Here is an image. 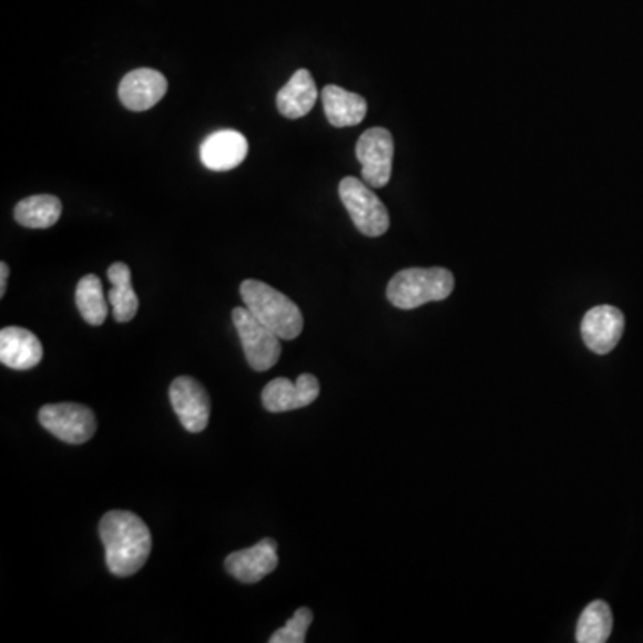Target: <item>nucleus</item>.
<instances>
[{
	"mask_svg": "<svg viewBox=\"0 0 643 643\" xmlns=\"http://www.w3.org/2000/svg\"><path fill=\"white\" fill-rule=\"evenodd\" d=\"M233 322L244 347L245 358L256 372H267L279 361L280 336L257 320L247 308L233 309Z\"/></svg>",
	"mask_w": 643,
	"mask_h": 643,
	"instance_id": "39448f33",
	"label": "nucleus"
},
{
	"mask_svg": "<svg viewBox=\"0 0 643 643\" xmlns=\"http://www.w3.org/2000/svg\"><path fill=\"white\" fill-rule=\"evenodd\" d=\"M227 574L238 579L239 583L254 584L272 574L279 565L276 540L263 538L254 547L236 551L225 558Z\"/></svg>",
	"mask_w": 643,
	"mask_h": 643,
	"instance_id": "9d476101",
	"label": "nucleus"
},
{
	"mask_svg": "<svg viewBox=\"0 0 643 643\" xmlns=\"http://www.w3.org/2000/svg\"><path fill=\"white\" fill-rule=\"evenodd\" d=\"M320 385L313 374H303L292 382L286 377H277L263 388V406L271 414H285L292 409L306 408L317 400Z\"/></svg>",
	"mask_w": 643,
	"mask_h": 643,
	"instance_id": "1a4fd4ad",
	"label": "nucleus"
},
{
	"mask_svg": "<svg viewBox=\"0 0 643 643\" xmlns=\"http://www.w3.org/2000/svg\"><path fill=\"white\" fill-rule=\"evenodd\" d=\"M169 81L154 69H136L129 72L119 86V99L127 110L147 111L166 95Z\"/></svg>",
	"mask_w": 643,
	"mask_h": 643,
	"instance_id": "f8f14e48",
	"label": "nucleus"
},
{
	"mask_svg": "<svg viewBox=\"0 0 643 643\" xmlns=\"http://www.w3.org/2000/svg\"><path fill=\"white\" fill-rule=\"evenodd\" d=\"M239 295L245 308L279 335L280 340H295L303 333L304 318L299 306L279 289L262 280L247 279L239 286Z\"/></svg>",
	"mask_w": 643,
	"mask_h": 643,
	"instance_id": "f03ea898",
	"label": "nucleus"
},
{
	"mask_svg": "<svg viewBox=\"0 0 643 643\" xmlns=\"http://www.w3.org/2000/svg\"><path fill=\"white\" fill-rule=\"evenodd\" d=\"M625 320L621 309L615 306H595L581 322L584 345L592 353L608 354L615 349L624 333Z\"/></svg>",
	"mask_w": 643,
	"mask_h": 643,
	"instance_id": "9b49d317",
	"label": "nucleus"
},
{
	"mask_svg": "<svg viewBox=\"0 0 643 643\" xmlns=\"http://www.w3.org/2000/svg\"><path fill=\"white\" fill-rule=\"evenodd\" d=\"M394 152V136L388 129H368L359 136L356 157L361 163L364 181L370 188H382L390 183Z\"/></svg>",
	"mask_w": 643,
	"mask_h": 643,
	"instance_id": "0eeeda50",
	"label": "nucleus"
},
{
	"mask_svg": "<svg viewBox=\"0 0 643 643\" xmlns=\"http://www.w3.org/2000/svg\"><path fill=\"white\" fill-rule=\"evenodd\" d=\"M171 405L188 432H203L212 415V400L201 382L181 376L171 385Z\"/></svg>",
	"mask_w": 643,
	"mask_h": 643,
	"instance_id": "6e6552de",
	"label": "nucleus"
},
{
	"mask_svg": "<svg viewBox=\"0 0 643 643\" xmlns=\"http://www.w3.org/2000/svg\"><path fill=\"white\" fill-rule=\"evenodd\" d=\"M338 192L345 210L349 212L356 229L361 235L370 238L385 235L390 227V215L381 198L377 197L364 180L345 177L338 186Z\"/></svg>",
	"mask_w": 643,
	"mask_h": 643,
	"instance_id": "20e7f679",
	"label": "nucleus"
},
{
	"mask_svg": "<svg viewBox=\"0 0 643 643\" xmlns=\"http://www.w3.org/2000/svg\"><path fill=\"white\" fill-rule=\"evenodd\" d=\"M75 304L81 317L90 326H102L108 318V300L102 280L95 274H88L79 280L75 288Z\"/></svg>",
	"mask_w": 643,
	"mask_h": 643,
	"instance_id": "6ab92c4d",
	"label": "nucleus"
},
{
	"mask_svg": "<svg viewBox=\"0 0 643 643\" xmlns=\"http://www.w3.org/2000/svg\"><path fill=\"white\" fill-rule=\"evenodd\" d=\"M8 276H10V267L8 263H0V297H4L6 288H8Z\"/></svg>",
	"mask_w": 643,
	"mask_h": 643,
	"instance_id": "4be33fe9",
	"label": "nucleus"
},
{
	"mask_svg": "<svg viewBox=\"0 0 643 643\" xmlns=\"http://www.w3.org/2000/svg\"><path fill=\"white\" fill-rule=\"evenodd\" d=\"M63 204L55 195H32L14 206V221L28 229H49L58 224Z\"/></svg>",
	"mask_w": 643,
	"mask_h": 643,
	"instance_id": "a211bd4d",
	"label": "nucleus"
},
{
	"mask_svg": "<svg viewBox=\"0 0 643 643\" xmlns=\"http://www.w3.org/2000/svg\"><path fill=\"white\" fill-rule=\"evenodd\" d=\"M318 99L317 84L312 72L300 69L277 93V110L285 119L297 120L308 115Z\"/></svg>",
	"mask_w": 643,
	"mask_h": 643,
	"instance_id": "2eb2a0df",
	"label": "nucleus"
},
{
	"mask_svg": "<svg viewBox=\"0 0 643 643\" xmlns=\"http://www.w3.org/2000/svg\"><path fill=\"white\" fill-rule=\"evenodd\" d=\"M247 154V139L233 129H222L210 134L201 145V161L213 172L233 171L244 163Z\"/></svg>",
	"mask_w": 643,
	"mask_h": 643,
	"instance_id": "ddd939ff",
	"label": "nucleus"
},
{
	"mask_svg": "<svg viewBox=\"0 0 643 643\" xmlns=\"http://www.w3.org/2000/svg\"><path fill=\"white\" fill-rule=\"evenodd\" d=\"M38 420L47 431L61 441L81 446L95 435L96 420L92 409L75 402L47 405L40 409Z\"/></svg>",
	"mask_w": 643,
	"mask_h": 643,
	"instance_id": "423d86ee",
	"label": "nucleus"
},
{
	"mask_svg": "<svg viewBox=\"0 0 643 643\" xmlns=\"http://www.w3.org/2000/svg\"><path fill=\"white\" fill-rule=\"evenodd\" d=\"M322 104L329 124L338 129L361 124L367 116L368 106L364 96L335 84L322 90Z\"/></svg>",
	"mask_w": 643,
	"mask_h": 643,
	"instance_id": "dca6fc26",
	"label": "nucleus"
},
{
	"mask_svg": "<svg viewBox=\"0 0 643 643\" xmlns=\"http://www.w3.org/2000/svg\"><path fill=\"white\" fill-rule=\"evenodd\" d=\"M312 622V610H309V608H299V610L295 611V615L286 622L285 627H280V630H277L276 633L272 634L268 642L304 643L306 642V633H308Z\"/></svg>",
	"mask_w": 643,
	"mask_h": 643,
	"instance_id": "412c9836",
	"label": "nucleus"
},
{
	"mask_svg": "<svg viewBox=\"0 0 643 643\" xmlns=\"http://www.w3.org/2000/svg\"><path fill=\"white\" fill-rule=\"evenodd\" d=\"M455 276L447 268H406L391 277L386 297L396 308L415 309L452 294Z\"/></svg>",
	"mask_w": 643,
	"mask_h": 643,
	"instance_id": "7ed1b4c3",
	"label": "nucleus"
},
{
	"mask_svg": "<svg viewBox=\"0 0 643 643\" xmlns=\"http://www.w3.org/2000/svg\"><path fill=\"white\" fill-rule=\"evenodd\" d=\"M106 565L116 578H129L142 570L151 557L152 537L139 514L115 510L104 514L99 524Z\"/></svg>",
	"mask_w": 643,
	"mask_h": 643,
	"instance_id": "f257e3e1",
	"label": "nucleus"
},
{
	"mask_svg": "<svg viewBox=\"0 0 643 643\" xmlns=\"http://www.w3.org/2000/svg\"><path fill=\"white\" fill-rule=\"evenodd\" d=\"M108 279L111 283L108 300L113 309V318L119 324L133 320L139 313L140 300L133 285H131V268L122 262L113 263L108 268Z\"/></svg>",
	"mask_w": 643,
	"mask_h": 643,
	"instance_id": "f3484780",
	"label": "nucleus"
},
{
	"mask_svg": "<svg viewBox=\"0 0 643 643\" xmlns=\"http://www.w3.org/2000/svg\"><path fill=\"white\" fill-rule=\"evenodd\" d=\"M43 358L42 341L23 327H4L0 331V361L13 370H29Z\"/></svg>",
	"mask_w": 643,
	"mask_h": 643,
	"instance_id": "4468645a",
	"label": "nucleus"
},
{
	"mask_svg": "<svg viewBox=\"0 0 643 643\" xmlns=\"http://www.w3.org/2000/svg\"><path fill=\"white\" fill-rule=\"evenodd\" d=\"M613 630V615L604 601H593L579 616L575 640L579 643H604Z\"/></svg>",
	"mask_w": 643,
	"mask_h": 643,
	"instance_id": "aec40b11",
	"label": "nucleus"
}]
</instances>
